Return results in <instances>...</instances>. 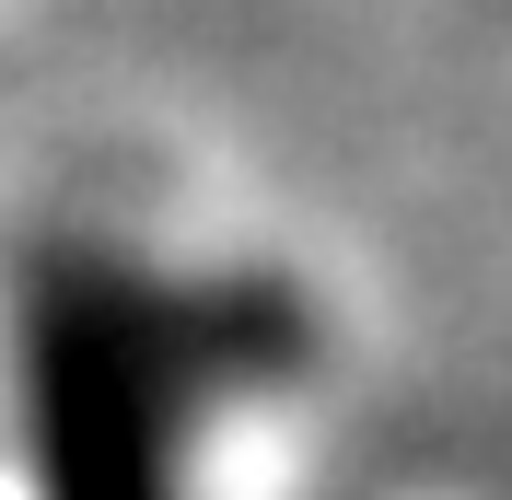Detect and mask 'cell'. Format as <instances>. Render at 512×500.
<instances>
[{
  "instance_id": "1",
  "label": "cell",
  "mask_w": 512,
  "mask_h": 500,
  "mask_svg": "<svg viewBox=\"0 0 512 500\" xmlns=\"http://www.w3.org/2000/svg\"><path fill=\"white\" fill-rule=\"evenodd\" d=\"M222 349L233 303L152 291L105 245H47L12 314L35 500H175V442Z\"/></svg>"
}]
</instances>
